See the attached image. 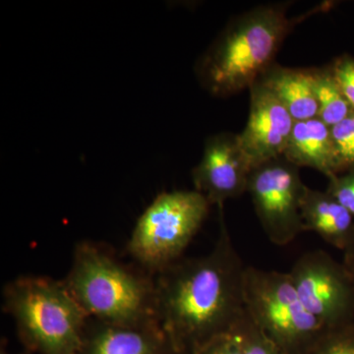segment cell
I'll use <instances>...</instances> for the list:
<instances>
[{
	"label": "cell",
	"instance_id": "obj_1",
	"mask_svg": "<svg viewBox=\"0 0 354 354\" xmlns=\"http://www.w3.org/2000/svg\"><path fill=\"white\" fill-rule=\"evenodd\" d=\"M245 266L221 213L220 234L206 255L174 263L156 274L157 319L176 354H191L232 332L245 311Z\"/></svg>",
	"mask_w": 354,
	"mask_h": 354
},
{
	"label": "cell",
	"instance_id": "obj_2",
	"mask_svg": "<svg viewBox=\"0 0 354 354\" xmlns=\"http://www.w3.org/2000/svg\"><path fill=\"white\" fill-rule=\"evenodd\" d=\"M286 11L288 4H266L230 20L197 62L202 87L225 97L257 82L297 23Z\"/></svg>",
	"mask_w": 354,
	"mask_h": 354
},
{
	"label": "cell",
	"instance_id": "obj_3",
	"mask_svg": "<svg viewBox=\"0 0 354 354\" xmlns=\"http://www.w3.org/2000/svg\"><path fill=\"white\" fill-rule=\"evenodd\" d=\"M64 281L90 318L118 325L158 324L155 276L125 264L106 247L77 243Z\"/></svg>",
	"mask_w": 354,
	"mask_h": 354
},
{
	"label": "cell",
	"instance_id": "obj_4",
	"mask_svg": "<svg viewBox=\"0 0 354 354\" xmlns=\"http://www.w3.org/2000/svg\"><path fill=\"white\" fill-rule=\"evenodd\" d=\"M3 310L12 317L30 353H78L90 319L64 279L46 277L9 281L3 290Z\"/></svg>",
	"mask_w": 354,
	"mask_h": 354
},
{
	"label": "cell",
	"instance_id": "obj_5",
	"mask_svg": "<svg viewBox=\"0 0 354 354\" xmlns=\"http://www.w3.org/2000/svg\"><path fill=\"white\" fill-rule=\"evenodd\" d=\"M196 190L160 193L137 221L127 250L139 267L156 276L183 258L209 213Z\"/></svg>",
	"mask_w": 354,
	"mask_h": 354
},
{
	"label": "cell",
	"instance_id": "obj_6",
	"mask_svg": "<svg viewBox=\"0 0 354 354\" xmlns=\"http://www.w3.org/2000/svg\"><path fill=\"white\" fill-rule=\"evenodd\" d=\"M244 304L253 322L285 354H306L327 330L300 301L288 272L246 267Z\"/></svg>",
	"mask_w": 354,
	"mask_h": 354
},
{
	"label": "cell",
	"instance_id": "obj_7",
	"mask_svg": "<svg viewBox=\"0 0 354 354\" xmlns=\"http://www.w3.org/2000/svg\"><path fill=\"white\" fill-rule=\"evenodd\" d=\"M307 187L299 167L283 157L258 165L251 171L247 193L272 243L288 245L305 232L301 205Z\"/></svg>",
	"mask_w": 354,
	"mask_h": 354
},
{
	"label": "cell",
	"instance_id": "obj_8",
	"mask_svg": "<svg viewBox=\"0 0 354 354\" xmlns=\"http://www.w3.org/2000/svg\"><path fill=\"white\" fill-rule=\"evenodd\" d=\"M288 272L300 301L326 329L354 322V283L344 263L318 249L302 254Z\"/></svg>",
	"mask_w": 354,
	"mask_h": 354
},
{
	"label": "cell",
	"instance_id": "obj_9",
	"mask_svg": "<svg viewBox=\"0 0 354 354\" xmlns=\"http://www.w3.org/2000/svg\"><path fill=\"white\" fill-rule=\"evenodd\" d=\"M252 169L237 134L214 135L207 139L201 160L193 169L194 190L206 198L211 206L223 208L227 200L247 192Z\"/></svg>",
	"mask_w": 354,
	"mask_h": 354
},
{
	"label": "cell",
	"instance_id": "obj_10",
	"mask_svg": "<svg viewBox=\"0 0 354 354\" xmlns=\"http://www.w3.org/2000/svg\"><path fill=\"white\" fill-rule=\"evenodd\" d=\"M250 91L246 127L237 134L252 167L283 157L295 121L271 91L257 81Z\"/></svg>",
	"mask_w": 354,
	"mask_h": 354
},
{
	"label": "cell",
	"instance_id": "obj_11",
	"mask_svg": "<svg viewBox=\"0 0 354 354\" xmlns=\"http://www.w3.org/2000/svg\"><path fill=\"white\" fill-rule=\"evenodd\" d=\"M77 354H176L160 324L129 326L88 319Z\"/></svg>",
	"mask_w": 354,
	"mask_h": 354
},
{
	"label": "cell",
	"instance_id": "obj_12",
	"mask_svg": "<svg viewBox=\"0 0 354 354\" xmlns=\"http://www.w3.org/2000/svg\"><path fill=\"white\" fill-rule=\"evenodd\" d=\"M283 157L297 167H311L328 179L339 174L330 127L319 118L297 121Z\"/></svg>",
	"mask_w": 354,
	"mask_h": 354
},
{
	"label": "cell",
	"instance_id": "obj_13",
	"mask_svg": "<svg viewBox=\"0 0 354 354\" xmlns=\"http://www.w3.org/2000/svg\"><path fill=\"white\" fill-rule=\"evenodd\" d=\"M305 232L344 251L354 235V216L327 191L307 187L301 205Z\"/></svg>",
	"mask_w": 354,
	"mask_h": 354
},
{
	"label": "cell",
	"instance_id": "obj_14",
	"mask_svg": "<svg viewBox=\"0 0 354 354\" xmlns=\"http://www.w3.org/2000/svg\"><path fill=\"white\" fill-rule=\"evenodd\" d=\"M258 81L276 95L295 122L318 118V102L310 69L288 68L274 64Z\"/></svg>",
	"mask_w": 354,
	"mask_h": 354
},
{
	"label": "cell",
	"instance_id": "obj_15",
	"mask_svg": "<svg viewBox=\"0 0 354 354\" xmlns=\"http://www.w3.org/2000/svg\"><path fill=\"white\" fill-rule=\"evenodd\" d=\"M310 73L318 102L317 118L328 127H333L354 113L333 76L330 67L310 69Z\"/></svg>",
	"mask_w": 354,
	"mask_h": 354
},
{
	"label": "cell",
	"instance_id": "obj_16",
	"mask_svg": "<svg viewBox=\"0 0 354 354\" xmlns=\"http://www.w3.org/2000/svg\"><path fill=\"white\" fill-rule=\"evenodd\" d=\"M243 354H285L244 311L232 330Z\"/></svg>",
	"mask_w": 354,
	"mask_h": 354
},
{
	"label": "cell",
	"instance_id": "obj_17",
	"mask_svg": "<svg viewBox=\"0 0 354 354\" xmlns=\"http://www.w3.org/2000/svg\"><path fill=\"white\" fill-rule=\"evenodd\" d=\"M339 174L354 169V113L330 127Z\"/></svg>",
	"mask_w": 354,
	"mask_h": 354
},
{
	"label": "cell",
	"instance_id": "obj_18",
	"mask_svg": "<svg viewBox=\"0 0 354 354\" xmlns=\"http://www.w3.org/2000/svg\"><path fill=\"white\" fill-rule=\"evenodd\" d=\"M306 354H354V322L326 330Z\"/></svg>",
	"mask_w": 354,
	"mask_h": 354
},
{
	"label": "cell",
	"instance_id": "obj_19",
	"mask_svg": "<svg viewBox=\"0 0 354 354\" xmlns=\"http://www.w3.org/2000/svg\"><path fill=\"white\" fill-rule=\"evenodd\" d=\"M329 67L342 94L354 111V58L346 55H342L337 58Z\"/></svg>",
	"mask_w": 354,
	"mask_h": 354
},
{
	"label": "cell",
	"instance_id": "obj_20",
	"mask_svg": "<svg viewBox=\"0 0 354 354\" xmlns=\"http://www.w3.org/2000/svg\"><path fill=\"white\" fill-rule=\"evenodd\" d=\"M326 191L354 216V169L330 178Z\"/></svg>",
	"mask_w": 354,
	"mask_h": 354
},
{
	"label": "cell",
	"instance_id": "obj_21",
	"mask_svg": "<svg viewBox=\"0 0 354 354\" xmlns=\"http://www.w3.org/2000/svg\"><path fill=\"white\" fill-rule=\"evenodd\" d=\"M191 354H243L241 344L232 333L216 335Z\"/></svg>",
	"mask_w": 354,
	"mask_h": 354
},
{
	"label": "cell",
	"instance_id": "obj_22",
	"mask_svg": "<svg viewBox=\"0 0 354 354\" xmlns=\"http://www.w3.org/2000/svg\"><path fill=\"white\" fill-rule=\"evenodd\" d=\"M342 252H344L342 263L348 269L354 283V235L351 241H349L348 245L346 246V248Z\"/></svg>",
	"mask_w": 354,
	"mask_h": 354
},
{
	"label": "cell",
	"instance_id": "obj_23",
	"mask_svg": "<svg viewBox=\"0 0 354 354\" xmlns=\"http://www.w3.org/2000/svg\"><path fill=\"white\" fill-rule=\"evenodd\" d=\"M0 354H10L8 353V351H7V342L6 339H1V344H0ZM19 354H31L30 353H28L27 351H23L22 353Z\"/></svg>",
	"mask_w": 354,
	"mask_h": 354
}]
</instances>
